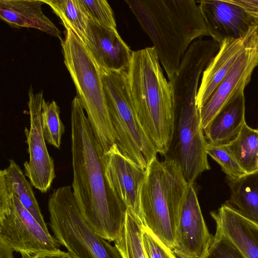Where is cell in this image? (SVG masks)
<instances>
[{"label":"cell","mask_w":258,"mask_h":258,"mask_svg":"<svg viewBox=\"0 0 258 258\" xmlns=\"http://www.w3.org/2000/svg\"><path fill=\"white\" fill-rule=\"evenodd\" d=\"M72 192L83 217L98 235L114 241L122 228L126 208L110 187L100 150L82 104L71 105Z\"/></svg>","instance_id":"6da1fadb"},{"label":"cell","mask_w":258,"mask_h":258,"mask_svg":"<svg viewBox=\"0 0 258 258\" xmlns=\"http://www.w3.org/2000/svg\"><path fill=\"white\" fill-rule=\"evenodd\" d=\"M153 44L168 79L177 72L196 39L209 36L199 6L194 0H126Z\"/></svg>","instance_id":"7a4b0ae2"},{"label":"cell","mask_w":258,"mask_h":258,"mask_svg":"<svg viewBox=\"0 0 258 258\" xmlns=\"http://www.w3.org/2000/svg\"><path fill=\"white\" fill-rule=\"evenodd\" d=\"M127 73L138 119L158 153L165 155L173 138L176 117L171 86L154 47L133 51Z\"/></svg>","instance_id":"3957f363"},{"label":"cell","mask_w":258,"mask_h":258,"mask_svg":"<svg viewBox=\"0 0 258 258\" xmlns=\"http://www.w3.org/2000/svg\"><path fill=\"white\" fill-rule=\"evenodd\" d=\"M140 195L143 224L171 249L190 184L177 160L153 159L146 169Z\"/></svg>","instance_id":"277c9868"},{"label":"cell","mask_w":258,"mask_h":258,"mask_svg":"<svg viewBox=\"0 0 258 258\" xmlns=\"http://www.w3.org/2000/svg\"><path fill=\"white\" fill-rule=\"evenodd\" d=\"M64 64L75 85L101 151L116 143L101 71L84 43L70 29L61 42Z\"/></svg>","instance_id":"5b68a950"},{"label":"cell","mask_w":258,"mask_h":258,"mask_svg":"<svg viewBox=\"0 0 258 258\" xmlns=\"http://www.w3.org/2000/svg\"><path fill=\"white\" fill-rule=\"evenodd\" d=\"M101 73L116 144L124 156L146 170L158 152L137 116L127 70Z\"/></svg>","instance_id":"8992f818"},{"label":"cell","mask_w":258,"mask_h":258,"mask_svg":"<svg viewBox=\"0 0 258 258\" xmlns=\"http://www.w3.org/2000/svg\"><path fill=\"white\" fill-rule=\"evenodd\" d=\"M48 210L53 236L76 258H122L116 247L95 232L85 220L71 186L53 190Z\"/></svg>","instance_id":"52a82bcc"},{"label":"cell","mask_w":258,"mask_h":258,"mask_svg":"<svg viewBox=\"0 0 258 258\" xmlns=\"http://www.w3.org/2000/svg\"><path fill=\"white\" fill-rule=\"evenodd\" d=\"M0 239L22 258L61 245L15 196L0 190Z\"/></svg>","instance_id":"ba28073f"},{"label":"cell","mask_w":258,"mask_h":258,"mask_svg":"<svg viewBox=\"0 0 258 258\" xmlns=\"http://www.w3.org/2000/svg\"><path fill=\"white\" fill-rule=\"evenodd\" d=\"M258 66V29L251 27L248 40L240 55L206 104L199 110L200 125L204 130L223 107L244 91Z\"/></svg>","instance_id":"9c48e42d"},{"label":"cell","mask_w":258,"mask_h":258,"mask_svg":"<svg viewBox=\"0 0 258 258\" xmlns=\"http://www.w3.org/2000/svg\"><path fill=\"white\" fill-rule=\"evenodd\" d=\"M178 116V161L189 184L211 167L206 148L208 142L202 128L196 103L182 105L175 110Z\"/></svg>","instance_id":"30bf717a"},{"label":"cell","mask_w":258,"mask_h":258,"mask_svg":"<svg viewBox=\"0 0 258 258\" xmlns=\"http://www.w3.org/2000/svg\"><path fill=\"white\" fill-rule=\"evenodd\" d=\"M30 128H25L29 161L23 164L24 173L33 186L42 193L50 188L56 177L53 159L47 149L41 125L43 100L42 91L34 93L31 86L28 92Z\"/></svg>","instance_id":"8fae6325"},{"label":"cell","mask_w":258,"mask_h":258,"mask_svg":"<svg viewBox=\"0 0 258 258\" xmlns=\"http://www.w3.org/2000/svg\"><path fill=\"white\" fill-rule=\"evenodd\" d=\"M105 177L127 210L142 223L140 195L146 176L141 168L119 150L116 143L102 156Z\"/></svg>","instance_id":"7c38bea8"},{"label":"cell","mask_w":258,"mask_h":258,"mask_svg":"<svg viewBox=\"0 0 258 258\" xmlns=\"http://www.w3.org/2000/svg\"><path fill=\"white\" fill-rule=\"evenodd\" d=\"M199 3L209 36L220 46L226 39L245 36L255 26L242 8L229 0H202Z\"/></svg>","instance_id":"4fadbf2b"},{"label":"cell","mask_w":258,"mask_h":258,"mask_svg":"<svg viewBox=\"0 0 258 258\" xmlns=\"http://www.w3.org/2000/svg\"><path fill=\"white\" fill-rule=\"evenodd\" d=\"M196 189L190 184L183 205L173 249L191 258H203L212 242Z\"/></svg>","instance_id":"5bb4252c"},{"label":"cell","mask_w":258,"mask_h":258,"mask_svg":"<svg viewBox=\"0 0 258 258\" xmlns=\"http://www.w3.org/2000/svg\"><path fill=\"white\" fill-rule=\"evenodd\" d=\"M101 72L126 70L133 51L116 29L103 26L90 19L84 44Z\"/></svg>","instance_id":"9a60e30c"},{"label":"cell","mask_w":258,"mask_h":258,"mask_svg":"<svg viewBox=\"0 0 258 258\" xmlns=\"http://www.w3.org/2000/svg\"><path fill=\"white\" fill-rule=\"evenodd\" d=\"M210 214L216 223V232L231 241L246 258H258V225L226 203Z\"/></svg>","instance_id":"2e32d148"},{"label":"cell","mask_w":258,"mask_h":258,"mask_svg":"<svg viewBox=\"0 0 258 258\" xmlns=\"http://www.w3.org/2000/svg\"><path fill=\"white\" fill-rule=\"evenodd\" d=\"M251 28L242 38L224 40L204 71L197 96L198 110L206 104L237 60L248 40Z\"/></svg>","instance_id":"e0dca14e"},{"label":"cell","mask_w":258,"mask_h":258,"mask_svg":"<svg viewBox=\"0 0 258 258\" xmlns=\"http://www.w3.org/2000/svg\"><path fill=\"white\" fill-rule=\"evenodd\" d=\"M40 0H1L0 18L17 28H32L57 37L61 42V32L42 11Z\"/></svg>","instance_id":"ac0fdd59"},{"label":"cell","mask_w":258,"mask_h":258,"mask_svg":"<svg viewBox=\"0 0 258 258\" xmlns=\"http://www.w3.org/2000/svg\"><path fill=\"white\" fill-rule=\"evenodd\" d=\"M244 91L234 96L220 110L210 125L204 130L208 142L226 145L239 133L246 123Z\"/></svg>","instance_id":"d6986e66"},{"label":"cell","mask_w":258,"mask_h":258,"mask_svg":"<svg viewBox=\"0 0 258 258\" xmlns=\"http://www.w3.org/2000/svg\"><path fill=\"white\" fill-rule=\"evenodd\" d=\"M31 185L13 159L9 160L7 168L0 171V190L17 197L40 225L48 230Z\"/></svg>","instance_id":"ffe728a7"},{"label":"cell","mask_w":258,"mask_h":258,"mask_svg":"<svg viewBox=\"0 0 258 258\" xmlns=\"http://www.w3.org/2000/svg\"><path fill=\"white\" fill-rule=\"evenodd\" d=\"M229 185L230 198L226 204L258 225V170L229 181Z\"/></svg>","instance_id":"44dd1931"},{"label":"cell","mask_w":258,"mask_h":258,"mask_svg":"<svg viewBox=\"0 0 258 258\" xmlns=\"http://www.w3.org/2000/svg\"><path fill=\"white\" fill-rule=\"evenodd\" d=\"M60 19L66 29H71L85 44L91 19L81 0H43Z\"/></svg>","instance_id":"7402d4cb"},{"label":"cell","mask_w":258,"mask_h":258,"mask_svg":"<svg viewBox=\"0 0 258 258\" xmlns=\"http://www.w3.org/2000/svg\"><path fill=\"white\" fill-rule=\"evenodd\" d=\"M224 145L246 173L258 170V129L245 123L238 135Z\"/></svg>","instance_id":"603a6c76"},{"label":"cell","mask_w":258,"mask_h":258,"mask_svg":"<svg viewBox=\"0 0 258 258\" xmlns=\"http://www.w3.org/2000/svg\"><path fill=\"white\" fill-rule=\"evenodd\" d=\"M143 226V223L126 209L122 228L114 241L122 258H147L142 241Z\"/></svg>","instance_id":"cb8c5ba5"},{"label":"cell","mask_w":258,"mask_h":258,"mask_svg":"<svg viewBox=\"0 0 258 258\" xmlns=\"http://www.w3.org/2000/svg\"><path fill=\"white\" fill-rule=\"evenodd\" d=\"M41 125L45 140L49 144L59 149L65 127L60 117V109L57 103L52 100L42 104Z\"/></svg>","instance_id":"d4e9b609"},{"label":"cell","mask_w":258,"mask_h":258,"mask_svg":"<svg viewBox=\"0 0 258 258\" xmlns=\"http://www.w3.org/2000/svg\"><path fill=\"white\" fill-rule=\"evenodd\" d=\"M206 151L208 155L221 166L229 181L238 179L246 174L224 145L208 142Z\"/></svg>","instance_id":"484cf974"},{"label":"cell","mask_w":258,"mask_h":258,"mask_svg":"<svg viewBox=\"0 0 258 258\" xmlns=\"http://www.w3.org/2000/svg\"><path fill=\"white\" fill-rule=\"evenodd\" d=\"M91 19L101 25L116 29L113 12L106 0H81Z\"/></svg>","instance_id":"4316f807"},{"label":"cell","mask_w":258,"mask_h":258,"mask_svg":"<svg viewBox=\"0 0 258 258\" xmlns=\"http://www.w3.org/2000/svg\"><path fill=\"white\" fill-rule=\"evenodd\" d=\"M203 258H246L229 239L216 232Z\"/></svg>","instance_id":"83f0119b"},{"label":"cell","mask_w":258,"mask_h":258,"mask_svg":"<svg viewBox=\"0 0 258 258\" xmlns=\"http://www.w3.org/2000/svg\"><path fill=\"white\" fill-rule=\"evenodd\" d=\"M142 241L147 258H175L172 249L144 225Z\"/></svg>","instance_id":"f1b7e54d"},{"label":"cell","mask_w":258,"mask_h":258,"mask_svg":"<svg viewBox=\"0 0 258 258\" xmlns=\"http://www.w3.org/2000/svg\"><path fill=\"white\" fill-rule=\"evenodd\" d=\"M242 8L253 19L258 29V0H229Z\"/></svg>","instance_id":"f546056e"},{"label":"cell","mask_w":258,"mask_h":258,"mask_svg":"<svg viewBox=\"0 0 258 258\" xmlns=\"http://www.w3.org/2000/svg\"><path fill=\"white\" fill-rule=\"evenodd\" d=\"M29 258H76L68 251H62L60 249L46 251L37 253Z\"/></svg>","instance_id":"4dcf8cb0"},{"label":"cell","mask_w":258,"mask_h":258,"mask_svg":"<svg viewBox=\"0 0 258 258\" xmlns=\"http://www.w3.org/2000/svg\"><path fill=\"white\" fill-rule=\"evenodd\" d=\"M13 251L0 239V258H15Z\"/></svg>","instance_id":"1f68e13d"},{"label":"cell","mask_w":258,"mask_h":258,"mask_svg":"<svg viewBox=\"0 0 258 258\" xmlns=\"http://www.w3.org/2000/svg\"><path fill=\"white\" fill-rule=\"evenodd\" d=\"M172 251L175 258H191V257L177 250L172 249Z\"/></svg>","instance_id":"d6a6232c"}]
</instances>
